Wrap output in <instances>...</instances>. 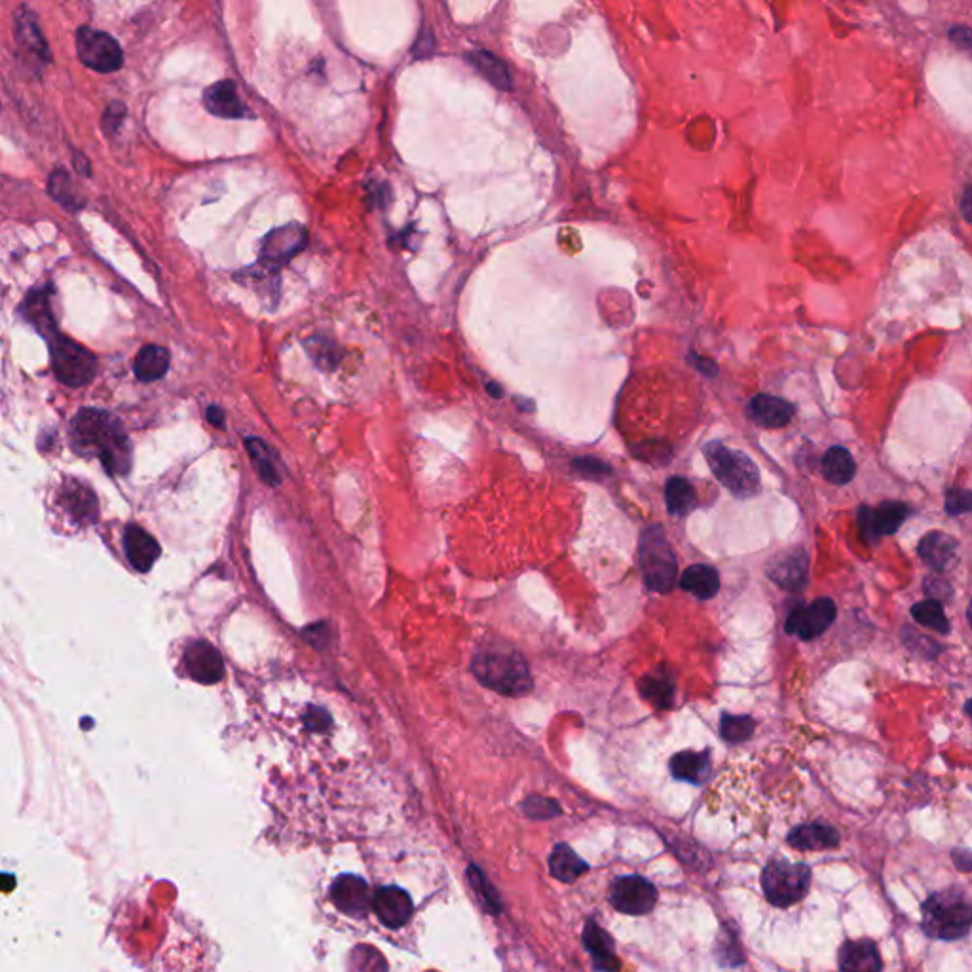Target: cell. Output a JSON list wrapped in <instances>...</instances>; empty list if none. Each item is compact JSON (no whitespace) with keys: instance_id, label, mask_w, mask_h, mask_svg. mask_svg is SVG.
I'll return each instance as SVG.
<instances>
[{"instance_id":"cell-15","label":"cell","mask_w":972,"mask_h":972,"mask_svg":"<svg viewBox=\"0 0 972 972\" xmlns=\"http://www.w3.org/2000/svg\"><path fill=\"white\" fill-rule=\"evenodd\" d=\"M374 914L386 927H403L412 916V900L409 893L399 887H382L374 893Z\"/></svg>"},{"instance_id":"cell-18","label":"cell","mask_w":972,"mask_h":972,"mask_svg":"<svg viewBox=\"0 0 972 972\" xmlns=\"http://www.w3.org/2000/svg\"><path fill=\"white\" fill-rule=\"evenodd\" d=\"M840 971L879 972L883 969L878 948L872 940H847L838 954Z\"/></svg>"},{"instance_id":"cell-40","label":"cell","mask_w":972,"mask_h":972,"mask_svg":"<svg viewBox=\"0 0 972 972\" xmlns=\"http://www.w3.org/2000/svg\"><path fill=\"white\" fill-rule=\"evenodd\" d=\"M524 811L530 817H534V819H551V817L561 815V807L557 805V802L545 800V798H540V796H534V798L526 800L524 802Z\"/></svg>"},{"instance_id":"cell-7","label":"cell","mask_w":972,"mask_h":972,"mask_svg":"<svg viewBox=\"0 0 972 972\" xmlns=\"http://www.w3.org/2000/svg\"><path fill=\"white\" fill-rule=\"evenodd\" d=\"M52 369L57 378L71 388H80L92 382L97 371V359L86 348L65 337L52 338L50 342Z\"/></svg>"},{"instance_id":"cell-20","label":"cell","mask_w":972,"mask_h":972,"mask_svg":"<svg viewBox=\"0 0 972 972\" xmlns=\"http://www.w3.org/2000/svg\"><path fill=\"white\" fill-rule=\"evenodd\" d=\"M786 842L800 851H824L840 845V832L828 824H800L788 832Z\"/></svg>"},{"instance_id":"cell-11","label":"cell","mask_w":972,"mask_h":972,"mask_svg":"<svg viewBox=\"0 0 972 972\" xmlns=\"http://www.w3.org/2000/svg\"><path fill=\"white\" fill-rule=\"evenodd\" d=\"M185 669L188 676L200 684H217L225 674L223 657L206 640L192 642L185 652Z\"/></svg>"},{"instance_id":"cell-36","label":"cell","mask_w":972,"mask_h":972,"mask_svg":"<svg viewBox=\"0 0 972 972\" xmlns=\"http://www.w3.org/2000/svg\"><path fill=\"white\" fill-rule=\"evenodd\" d=\"M754 729H756V722L747 714H743V716H735V714H728V712L722 714L720 735L729 745L745 743L752 737Z\"/></svg>"},{"instance_id":"cell-46","label":"cell","mask_w":972,"mask_h":972,"mask_svg":"<svg viewBox=\"0 0 972 972\" xmlns=\"http://www.w3.org/2000/svg\"><path fill=\"white\" fill-rule=\"evenodd\" d=\"M207 420H209L213 426L221 428V426H223V420H225V414H223V411H221L219 407H209V409H207Z\"/></svg>"},{"instance_id":"cell-22","label":"cell","mask_w":972,"mask_h":972,"mask_svg":"<svg viewBox=\"0 0 972 972\" xmlns=\"http://www.w3.org/2000/svg\"><path fill=\"white\" fill-rule=\"evenodd\" d=\"M669 767H671V773H673L676 781L703 785L711 777V754H709V750H703V752L684 750V752L674 754Z\"/></svg>"},{"instance_id":"cell-43","label":"cell","mask_w":972,"mask_h":972,"mask_svg":"<svg viewBox=\"0 0 972 972\" xmlns=\"http://www.w3.org/2000/svg\"><path fill=\"white\" fill-rule=\"evenodd\" d=\"M124 113H126L124 105H120V103H113V105L107 109V113H105V128H107V130H111V126H114V128H116V126H120Z\"/></svg>"},{"instance_id":"cell-30","label":"cell","mask_w":972,"mask_h":972,"mask_svg":"<svg viewBox=\"0 0 972 972\" xmlns=\"http://www.w3.org/2000/svg\"><path fill=\"white\" fill-rule=\"evenodd\" d=\"M468 61L481 75L485 76L492 86H496L504 92L511 90V86H513L511 73L500 57L485 52V50H475V52H469Z\"/></svg>"},{"instance_id":"cell-31","label":"cell","mask_w":972,"mask_h":972,"mask_svg":"<svg viewBox=\"0 0 972 972\" xmlns=\"http://www.w3.org/2000/svg\"><path fill=\"white\" fill-rule=\"evenodd\" d=\"M169 369V352L162 346H145L135 359L133 371L141 382L160 380Z\"/></svg>"},{"instance_id":"cell-45","label":"cell","mask_w":972,"mask_h":972,"mask_svg":"<svg viewBox=\"0 0 972 972\" xmlns=\"http://www.w3.org/2000/svg\"><path fill=\"white\" fill-rule=\"evenodd\" d=\"M952 859L961 872H971L972 859L969 849H954Z\"/></svg>"},{"instance_id":"cell-27","label":"cell","mask_w":972,"mask_h":972,"mask_svg":"<svg viewBox=\"0 0 972 972\" xmlns=\"http://www.w3.org/2000/svg\"><path fill=\"white\" fill-rule=\"evenodd\" d=\"M680 587L692 593L695 599L709 600L716 597V593L720 591V576L712 566L693 564L688 570H684L680 578Z\"/></svg>"},{"instance_id":"cell-6","label":"cell","mask_w":972,"mask_h":972,"mask_svg":"<svg viewBox=\"0 0 972 972\" xmlns=\"http://www.w3.org/2000/svg\"><path fill=\"white\" fill-rule=\"evenodd\" d=\"M638 557L646 585L655 593H669L676 580V559L657 528L644 534Z\"/></svg>"},{"instance_id":"cell-9","label":"cell","mask_w":972,"mask_h":972,"mask_svg":"<svg viewBox=\"0 0 972 972\" xmlns=\"http://www.w3.org/2000/svg\"><path fill=\"white\" fill-rule=\"evenodd\" d=\"M608 900L619 914L646 916L657 904V889L642 876H621L612 881Z\"/></svg>"},{"instance_id":"cell-13","label":"cell","mask_w":972,"mask_h":972,"mask_svg":"<svg viewBox=\"0 0 972 972\" xmlns=\"http://www.w3.org/2000/svg\"><path fill=\"white\" fill-rule=\"evenodd\" d=\"M908 517V507L902 502H883L878 509L864 507L860 511V526L868 542H876L879 536L895 534Z\"/></svg>"},{"instance_id":"cell-16","label":"cell","mask_w":972,"mask_h":972,"mask_svg":"<svg viewBox=\"0 0 972 972\" xmlns=\"http://www.w3.org/2000/svg\"><path fill=\"white\" fill-rule=\"evenodd\" d=\"M204 105L207 111L217 118L238 120V118L251 116L247 107L243 105L236 86L230 80H221L209 86L204 92Z\"/></svg>"},{"instance_id":"cell-33","label":"cell","mask_w":972,"mask_h":972,"mask_svg":"<svg viewBox=\"0 0 972 972\" xmlns=\"http://www.w3.org/2000/svg\"><path fill=\"white\" fill-rule=\"evenodd\" d=\"M665 492H667L669 513L674 517H684L695 507V490L690 485V481H686L682 477H673L667 483Z\"/></svg>"},{"instance_id":"cell-23","label":"cell","mask_w":972,"mask_h":972,"mask_svg":"<svg viewBox=\"0 0 972 972\" xmlns=\"http://www.w3.org/2000/svg\"><path fill=\"white\" fill-rule=\"evenodd\" d=\"M583 946L593 955L595 969L600 971H617L619 961L614 952V940L604 929H600L595 919H589L583 931Z\"/></svg>"},{"instance_id":"cell-47","label":"cell","mask_w":972,"mask_h":972,"mask_svg":"<svg viewBox=\"0 0 972 972\" xmlns=\"http://www.w3.org/2000/svg\"><path fill=\"white\" fill-rule=\"evenodd\" d=\"M496 388H498L496 384H488V390H490V393H496L498 397H502V392H500V390H496Z\"/></svg>"},{"instance_id":"cell-24","label":"cell","mask_w":972,"mask_h":972,"mask_svg":"<svg viewBox=\"0 0 972 972\" xmlns=\"http://www.w3.org/2000/svg\"><path fill=\"white\" fill-rule=\"evenodd\" d=\"M769 578L786 591H800L807 581V557L804 551H792L773 561Z\"/></svg>"},{"instance_id":"cell-3","label":"cell","mask_w":972,"mask_h":972,"mask_svg":"<svg viewBox=\"0 0 972 972\" xmlns=\"http://www.w3.org/2000/svg\"><path fill=\"white\" fill-rule=\"evenodd\" d=\"M475 676L496 692L504 695H524L532 688V676L523 657L515 652H481L473 659Z\"/></svg>"},{"instance_id":"cell-41","label":"cell","mask_w":972,"mask_h":972,"mask_svg":"<svg viewBox=\"0 0 972 972\" xmlns=\"http://www.w3.org/2000/svg\"><path fill=\"white\" fill-rule=\"evenodd\" d=\"M925 591L931 595V599L935 600L948 599L950 593H952L950 585L946 581L936 578V576H931L929 580H925Z\"/></svg>"},{"instance_id":"cell-42","label":"cell","mask_w":972,"mask_h":972,"mask_svg":"<svg viewBox=\"0 0 972 972\" xmlns=\"http://www.w3.org/2000/svg\"><path fill=\"white\" fill-rule=\"evenodd\" d=\"M948 511L954 513H967L971 509V496L969 492H952L948 496Z\"/></svg>"},{"instance_id":"cell-8","label":"cell","mask_w":972,"mask_h":972,"mask_svg":"<svg viewBox=\"0 0 972 972\" xmlns=\"http://www.w3.org/2000/svg\"><path fill=\"white\" fill-rule=\"evenodd\" d=\"M76 52L80 61L95 73L109 75L124 65V52L109 33L82 27L76 33Z\"/></svg>"},{"instance_id":"cell-1","label":"cell","mask_w":972,"mask_h":972,"mask_svg":"<svg viewBox=\"0 0 972 972\" xmlns=\"http://www.w3.org/2000/svg\"><path fill=\"white\" fill-rule=\"evenodd\" d=\"M71 441L76 452L97 456L111 475L128 473L131 466L130 439L111 414L95 409L78 412L73 420Z\"/></svg>"},{"instance_id":"cell-21","label":"cell","mask_w":972,"mask_h":972,"mask_svg":"<svg viewBox=\"0 0 972 972\" xmlns=\"http://www.w3.org/2000/svg\"><path fill=\"white\" fill-rule=\"evenodd\" d=\"M750 416L756 424H760L762 428H767V430H779V428H785L786 424H790L792 416H794V407L781 399V397H773V395H758L752 399L750 407Z\"/></svg>"},{"instance_id":"cell-14","label":"cell","mask_w":972,"mask_h":972,"mask_svg":"<svg viewBox=\"0 0 972 972\" xmlns=\"http://www.w3.org/2000/svg\"><path fill=\"white\" fill-rule=\"evenodd\" d=\"M331 898L348 916H363L373 908V893L369 885L357 876H340L331 887Z\"/></svg>"},{"instance_id":"cell-28","label":"cell","mask_w":972,"mask_h":972,"mask_svg":"<svg viewBox=\"0 0 972 972\" xmlns=\"http://www.w3.org/2000/svg\"><path fill=\"white\" fill-rule=\"evenodd\" d=\"M549 868H551L553 878L564 881V883H572L589 870V864L581 859L580 855L570 845L559 843L549 857Z\"/></svg>"},{"instance_id":"cell-35","label":"cell","mask_w":972,"mask_h":972,"mask_svg":"<svg viewBox=\"0 0 972 972\" xmlns=\"http://www.w3.org/2000/svg\"><path fill=\"white\" fill-rule=\"evenodd\" d=\"M247 445V452H249V458L253 460V466L257 469V473L261 475L262 481L268 483V485L278 486L280 485V473L276 469V464L274 460L270 458V449L266 443H262L261 439H247L245 441Z\"/></svg>"},{"instance_id":"cell-34","label":"cell","mask_w":972,"mask_h":972,"mask_svg":"<svg viewBox=\"0 0 972 972\" xmlns=\"http://www.w3.org/2000/svg\"><path fill=\"white\" fill-rule=\"evenodd\" d=\"M912 617L916 619L919 625L929 627L936 633H942V635L950 633V621L946 617L944 606L940 604V600L929 599L917 602L912 608Z\"/></svg>"},{"instance_id":"cell-5","label":"cell","mask_w":972,"mask_h":972,"mask_svg":"<svg viewBox=\"0 0 972 972\" xmlns=\"http://www.w3.org/2000/svg\"><path fill=\"white\" fill-rule=\"evenodd\" d=\"M811 887V868L804 862L773 859L762 874V889L777 908H790L804 900Z\"/></svg>"},{"instance_id":"cell-38","label":"cell","mask_w":972,"mask_h":972,"mask_svg":"<svg viewBox=\"0 0 972 972\" xmlns=\"http://www.w3.org/2000/svg\"><path fill=\"white\" fill-rule=\"evenodd\" d=\"M27 310H25V316L27 319L40 329L44 335L46 333H52L54 331V319H52V314H50V306H48V299H44L42 295H33L29 302H27Z\"/></svg>"},{"instance_id":"cell-17","label":"cell","mask_w":972,"mask_h":972,"mask_svg":"<svg viewBox=\"0 0 972 972\" xmlns=\"http://www.w3.org/2000/svg\"><path fill=\"white\" fill-rule=\"evenodd\" d=\"M124 551L137 572H149L160 557V545L137 524H130L124 532Z\"/></svg>"},{"instance_id":"cell-12","label":"cell","mask_w":972,"mask_h":972,"mask_svg":"<svg viewBox=\"0 0 972 972\" xmlns=\"http://www.w3.org/2000/svg\"><path fill=\"white\" fill-rule=\"evenodd\" d=\"M308 242V232L304 226L285 225L272 230L262 242V261L281 264L293 259L304 249Z\"/></svg>"},{"instance_id":"cell-26","label":"cell","mask_w":972,"mask_h":972,"mask_svg":"<svg viewBox=\"0 0 972 972\" xmlns=\"http://www.w3.org/2000/svg\"><path fill=\"white\" fill-rule=\"evenodd\" d=\"M61 502L65 505L67 513L75 519L76 523H92L97 517V500L94 492L78 481H71L63 486L61 492Z\"/></svg>"},{"instance_id":"cell-29","label":"cell","mask_w":972,"mask_h":972,"mask_svg":"<svg viewBox=\"0 0 972 972\" xmlns=\"http://www.w3.org/2000/svg\"><path fill=\"white\" fill-rule=\"evenodd\" d=\"M16 29H18L19 44L31 56L37 57L40 63H50L48 44L42 37L40 29H38L37 19L31 12H19L16 16Z\"/></svg>"},{"instance_id":"cell-10","label":"cell","mask_w":972,"mask_h":972,"mask_svg":"<svg viewBox=\"0 0 972 972\" xmlns=\"http://www.w3.org/2000/svg\"><path fill=\"white\" fill-rule=\"evenodd\" d=\"M838 614L836 602L828 597L813 600L811 604H800L792 608L786 617L785 631L788 635L798 636L800 640H815L828 631Z\"/></svg>"},{"instance_id":"cell-2","label":"cell","mask_w":972,"mask_h":972,"mask_svg":"<svg viewBox=\"0 0 972 972\" xmlns=\"http://www.w3.org/2000/svg\"><path fill=\"white\" fill-rule=\"evenodd\" d=\"M971 900L961 887H950L927 898L921 906V925L925 935L952 942L971 931Z\"/></svg>"},{"instance_id":"cell-32","label":"cell","mask_w":972,"mask_h":972,"mask_svg":"<svg viewBox=\"0 0 972 972\" xmlns=\"http://www.w3.org/2000/svg\"><path fill=\"white\" fill-rule=\"evenodd\" d=\"M855 460L849 450L843 447H832L824 454L823 475L824 479L832 485H847L855 477Z\"/></svg>"},{"instance_id":"cell-44","label":"cell","mask_w":972,"mask_h":972,"mask_svg":"<svg viewBox=\"0 0 972 972\" xmlns=\"http://www.w3.org/2000/svg\"><path fill=\"white\" fill-rule=\"evenodd\" d=\"M950 38H952V42H955L963 50L971 48V33H969L967 27H952Z\"/></svg>"},{"instance_id":"cell-25","label":"cell","mask_w":972,"mask_h":972,"mask_svg":"<svg viewBox=\"0 0 972 972\" xmlns=\"http://www.w3.org/2000/svg\"><path fill=\"white\" fill-rule=\"evenodd\" d=\"M957 555V542L942 532H931L919 543V557L936 572L946 570Z\"/></svg>"},{"instance_id":"cell-4","label":"cell","mask_w":972,"mask_h":972,"mask_svg":"<svg viewBox=\"0 0 972 972\" xmlns=\"http://www.w3.org/2000/svg\"><path fill=\"white\" fill-rule=\"evenodd\" d=\"M705 456L711 464L718 481L728 488L737 498H752L760 490V471L747 454L728 449L714 441L705 449Z\"/></svg>"},{"instance_id":"cell-39","label":"cell","mask_w":972,"mask_h":972,"mask_svg":"<svg viewBox=\"0 0 972 972\" xmlns=\"http://www.w3.org/2000/svg\"><path fill=\"white\" fill-rule=\"evenodd\" d=\"M50 192L52 196L56 198L57 202H61L63 206L67 207H78L76 204V192L73 188V183L69 179V175L65 171H56L50 179Z\"/></svg>"},{"instance_id":"cell-37","label":"cell","mask_w":972,"mask_h":972,"mask_svg":"<svg viewBox=\"0 0 972 972\" xmlns=\"http://www.w3.org/2000/svg\"><path fill=\"white\" fill-rule=\"evenodd\" d=\"M306 346H308V352H310L312 359L318 363V367L325 369V371H331V369L337 367L338 361H340L337 344H333L327 338H310Z\"/></svg>"},{"instance_id":"cell-19","label":"cell","mask_w":972,"mask_h":972,"mask_svg":"<svg viewBox=\"0 0 972 972\" xmlns=\"http://www.w3.org/2000/svg\"><path fill=\"white\" fill-rule=\"evenodd\" d=\"M638 690L648 703L654 705L655 709H661V711L671 709L674 701V690H676V682H674V673L671 671V667L661 665L654 671L644 674L638 680Z\"/></svg>"}]
</instances>
